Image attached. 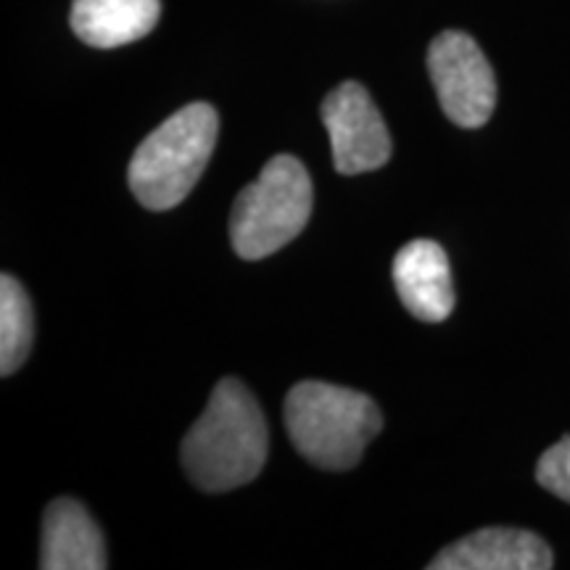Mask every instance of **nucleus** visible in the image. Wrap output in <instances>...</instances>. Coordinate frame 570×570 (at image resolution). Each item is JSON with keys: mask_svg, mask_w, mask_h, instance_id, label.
I'll use <instances>...</instances> for the list:
<instances>
[{"mask_svg": "<svg viewBox=\"0 0 570 570\" xmlns=\"http://www.w3.org/2000/svg\"><path fill=\"white\" fill-rule=\"evenodd\" d=\"M219 135V117L209 104H188L161 122L135 148L127 183L151 212L183 204L202 180Z\"/></svg>", "mask_w": 570, "mask_h": 570, "instance_id": "nucleus-3", "label": "nucleus"}, {"mask_svg": "<svg viewBox=\"0 0 570 570\" xmlns=\"http://www.w3.org/2000/svg\"><path fill=\"white\" fill-rule=\"evenodd\" d=\"M552 550L525 529H481L454 541L428 562L431 570H550Z\"/></svg>", "mask_w": 570, "mask_h": 570, "instance_id": "nucleus-7", "label": "nucleus"}, {"mask_svg": "<svg viewBox=\"0 0 570 570\" xmlns=\"http://www.w3.org/2000/svg\"><path fill=\"white\" fill-rule=\"evenodd\" d=\"M159 17V0H75L69 19L77 38L106 51L146 38Z\"/></svg>", "mask_w": 570, "mask_h": 570, "instance_id": "nucleus-10", "label": "nucleus"}, {"mask_svg": "<svg viewBox=\"0 0 570 570\" xmlns=\"http://www.w3.org/2000/svg\"><path fill=\"white\" fill-rule=\"evenodd\" d=\"M394 285L404 309L423 323H444L458 302L449 256L436 240L417 238L399 248Z\"/></svg>", "mask_w": 570, "mask_h": 570, "instance_id": "nucleus-8", "label": "nucleus"}, {"mask_svg": "<svg viewBox=\"0 0 570 570\" xmlns=\"http://www.w3.org/2000/svg\"><path fill=\"white\" fill-rule=\"evenodd\" d=\"M267 446L265 412L244 383L225 377L185 433L180 460L194 487L219 494L252 483L265 468Z\"/></svg>", "mask_w": 570, "mask_h": 570, "instance_id": "nucleus-1", "label": "nucleus"}, {"mask_svg": "<svg viewBox=\"0 0 570 570\" xmlns=\"http://www.w3.org/2000/svg\"><path fill=\"white\" fill-rule=\"evenodd\" d=\"M428 75L449 122L465 130L489 122L497 109V77L470 35L441 32L428 48Z\"/></svg>", "mask_w": 570, "mask_h": 570, "instance_id": "nucleus-5", "label": "nucleus"}, {"mask_svg": "<svg viewBox=\"0 0 570 570\" xmlns=\"http://www.w3.org/2000/svg\"><path fill=\"white\" fill-rule=\"evenodd\" d=\"M312 177L296 156L277 154L240 190L230 214V240L246 262L265 259L304 230L312 217Z\"/></svg>", "mask_w": 570, "mask_h": 570, "instance_id": "nucleus-4", "label": "nucleus"}, {"mask_svg": "<svg viewBox=\"0 0 570 570\" xmlns=\"http://www.w3.org/2000/svg\"><path fill=\"white\" fill-rule=\"evenodd\" d=\"M106 541L90 512L77 499H53L42 515V570H104Z\"/></svg>", "mask_w": 570, "mask_h": 570, "instance_id": "nucleus-9", "label": "nucleus"}, {"mask_svg": "<svg viewBox=\"0 0 570 570\" xmlns=\"http://www.w3.org/2000/svg\"><path fill=\"white\" fill-rule=\"evenodd\" d=\"M283 415L296 452L333 473L354 468L383 428L373 399L323 381L296 383L285 396Z\"/></svg>", "mask_w": 570, "mask_h": 570, "instance_id": "nucleus-2", "label": "nucleus"}, {"mask_svg": "<svg viewBox=\"0 0 570 570\" xmlns=\"http://www.w3.org/2000/svg\"><path fill=\"white\" fill-rule=\"evenodd\" d=\"M537 481L550 494L570 504V436L560 439L558 444L541 454L537 465Z\"/></svg>", "mask_w": 570, "mask_h": 570, "instance_id": "nucleus-12", "label": "nucleus"}, {"mask_svg": "<svg viewBox=\"0 0 570 570\" xmlns=\"http://www.w3.org/2000/svg\"><path fill=\"white\" fill-rule=\"evenodd\" d=\"M35 341V312L24 285L3 273L0 277V375L9 377L24 365Z\"/></svg>", "mask_w": 570, "mask_h": 570, "instance_id": "nucleus-11", "label": "nucleus"}, {"mask_svg": "<svg viewBox=\"0 0 570 570\" xmlns=\"http://www.w3.org/2000/svg\"><path fill=\"white\" fill-rule=\"evenodd\" d=\"M323 125L331 138L338 175H365L391 159L394 140L370 92L360 82H344L323 101Z\"/></svg>", "mask_w": 570, "mask_h": 570, "instance_id": "nucleus-6", "label": "nucleus"}]
</instances>
